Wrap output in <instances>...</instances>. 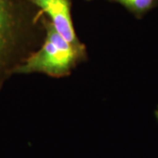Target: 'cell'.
I'll return each instance as SVG.
<instances>
[{
	"label": "cell",
	"mask_w": 158,
	"mask_h": 158,
	"mask_svg": "<svg viewBox=\"0 0 158 158\" xmlns=\"http://www.w3.org/2000/svg\"><path fill=\"white\" fill-rule=\"evenodd\" d=\"M45 41L41 48L28 57L26 62L15 69L16 73L38 72L52 77H63L83 55V46L71 44L57 32L49 21L44 23Z\"/></svg>",
	"instance_id": "obj_1"
},
{
	"label": "cell",
	"mask_w": 158,
	"mask_h": 158,
	"mask_svg": "<svg viewBox=\"0 0 158 158\" xmlns=\"http://www.w3.org/2000/svg\"><path fill=\"white\" fill-rule=\"evenodd\" d=\"M41 13L48 17L49 22L62 37L71 44L80 46L76 35L70 11L69 0H29Z\"/></svg>",
	"instance_id": "obj_3"
},
{
	"label": "cell",
	"mask_w": 158,
	"mask_h": 158,
	"mask_svg": "<svg viewBox=\"0 0 158 158\" xmlns=\"http://www.w3.org/2000/svg\"><path fill=\"white\" fill-rule=\"evenodd\" d=\"M29 0H0V73L31 22Z\"/></svg>",
	"instance_id": "obj_2"
},
{
	"label": "cell",
	"mask_w": 158,
	"mask_h": 158,
	"mask_svg": "<svg viewBox=\"0 0 158 158\" xmlns=\"http://www.w3.org/2000/svg\"><path fill=\"white\" fill-rule=\"evenodd\" d=\"M118 3L128 11L135 15L137 18H141L147 12L158 6V0H110Z\"/></svg>",
	"instance_id": "obj_4"
}]
</instances>
